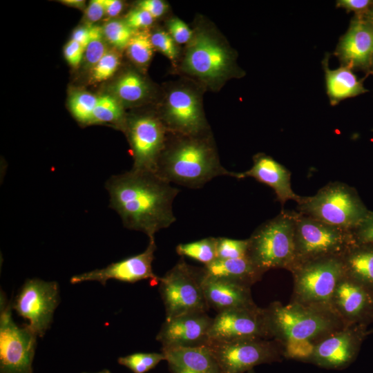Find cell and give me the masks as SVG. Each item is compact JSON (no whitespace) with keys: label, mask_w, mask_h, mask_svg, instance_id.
<instances>
[{"label":"cell","mask_w":373,"mask_h":373,"mask_svg":"<svg viewBox=\"0 0 373 373\" xmlns=\"http://www.w3.org/2000/svg\"><path fill=\"white\" fill-rule=\"evenodd\" d=\"M124 111L121 102L113 95L98 96L91 124L104 123H121Z\"/></svg>","instance_id":"obj_29"},{"label":"cell","mask_w":373,"mask_h":373,"mask_svg":"<svg viewBox=\"0 0 373 373\" xmlns=\"http://www.w3.org/2000/svg\"><path fill=\"white\" fill-rule=\"evenodd\" d=\"M137 7L149 12L154 19L163 15L168 8L167 4L161 0L140 1Z\"/></svg>","instance_id":"obj_44"},{"label":"cell","mask_w":373,"mask_h":373,"mask_svg":"<svg viewBox=\"0 0 373 373\" xmlns=\"http://www.w3.org/2000/svg\"><path fill=\"white\" fill-rule=\"evenodd\" d=\"M59 299L56 282L28 279L21 287L12 308L28 320L26 325L37 336L42 337L51 325Z\"/></svg>","instance_id":"obj_12"},{"label":"cell","mask_w":373,"mask_h":373,"mask_svg":"<svg viewBox=\"0 0 373 373\" xmlns=\"http://www.w3.org/2000/svg\"><path fill=\"white\" fill-rule=\"evenodd\" d=\"M151 35L146 31L134 32L127 47L129 58L136 64L146 66L153 53Z\"/></svg>","instance_id":"obj_31"},{"label":"cell","mask_w":373,"mask_h":373,"mask_svg":"<svg viewBox=\"0 0 373 373\" xmlns=\"http://www.w3.org/2000/svg\"><path fill=\"white\" fill-rule=\"evenodd\" d=\"M104 37L108 43L117 49L126 48L134 30L121 20H112L102 28Z\"/></svg>","instance_id":"obj_33"},{"label":"cell","mask_w":373,"mask_h":373,"mask_svg":"<svg viewBox=\"0 0 373 373\" xmlns=\"http://www.w3.org/2000/svg\"><path fill=\"white\" fill-rule=\"evenodd\" d=\"M119 65V55L109 50L91 69L92 82H100L109 79L117 70Z\"/></svg>","instance_id":"obj_37"},{"label":"cell","mask_w":373,"mask_h":373,"mask_svg":"<svg viewBox=\"0 0 373 373\" xmlns=\"http://www.w3.org/2000/svg\"><path fill=\"white\" fill-rule=\"evenodd\" d=\"M154 19L149 12L137 7L127 15L124 21L135 30L150 26Z\"/></svg>","instance_id":"obj_41"},{"label":"cell","mask_w":373,"mask_h":373,"mask_svg":"<svg viewBox=\"0 0 373 373\" xmlns=\"http://www.w3.org/2000/svg\"><path fill=\"white\" fill-rule=\"evenodd\" d=\"M297 211L317 220L352 231L370 210L356 190L339 181L330 182L312 196H303Z\"/></svg>","instance_id":"obj_4"},{"label":"cell","mask_w":373,"mask_h":373,"mask_svg":"<svg viewBox=\"0 0 373 373\" xmlns=\"http://www.w3.org/2000/svg\"><path fill=\"white\" fill-rule=\"evenodd\" d=\"M162 121L168 131L174 134L195 135L208 132L197 95L185 88H175L168 94Z\"/></svg>","instance_id":"obj_18"},{"label":"cell","mask_w":373,"mask_h":373,"mask_svg":"<svg viewBox=\"0 0 373 373\" xmlns=\"http://www.w3.org/2000/svg\"><path fill=\"white\" fill-rule=\"evenodd\" d=\"M126 130L133 158L132 169L155 173L168 137L163 121L153 115H139L128 121Z\"/></svg>","instance_id":"obj_13"},{"label":"cell","mask_w":373,"mask_h":373,"mask_svg":"<svg viewBox=\"0 0 373 373\" xmlns=\"http://www.w3.org/2000/svg\"><path fill=\"white\" fill-rule=\"evenodd\" d=\"M155 250V238H151L143 252L111 263L104 268L75 275L70 282L77 284L86 281H97L105 285L110 279L131 283L150 279L152 285L157 284L160 278L153 273L152 267Z\"/></svg>","instance_id":"obj_16"},{"label":"cell","mask_w":373,"mask_h":373,"mask_svg":"<svg viewBox=\"0 0 373 373\" xmlns=\"http://www.w3.org/2000/svg\"><path fill=\"white\" fill-rule=\"evenodd\" d=\"M334 55L341 66L369 75L373 58V24L363 16L354 15Z\"/></svg>","instance_id":"obj_19"},{"label":"cell","mask_w":373,"mask_h":373,"mask_svg":"<svg viewBox=\"0 0 373 373\" xmlns=\"http://www.w3.org/2000/svg\"><path fill=\"white\" fill-rule=\"evenodd\" d=\"M352 233L355 243L373 244V211H370Z\"/></svg>","instance_id":"obj_39"},{"label":"cell","mask_w":373,"mask_h":373,"mask_svg":"<svg viewBox=\"0 0 373 373\" xmlns=\"http://www.w3.org/2000/svg\"><path fill=\"white\" fill-rule=\"evenodd\" d=\"M93 26L88 25L75 29L71 39L79 43L86 49L93 37Z\"/></svg>","instance_id":"obj_46"},{"label":"cell","mask_w":373,"mask_h":373,"mask_svg":"<svg viewBox=\"0 0 373 373\" xmlns=\"http://www.w3.org/2000/svg\"><path fill=\"white\" fill-rule=\"evenodd\" d=\"M370 334L365 325L345 326L315 343L309 362L327 369L345 368L355 360Z\"/></svg>","instance_id":"obj_14"},{"label":"cell","mask_w":373,"mask_h":373,"mask_svg":"<svg viewBox=\"0 0 373 373\" xmlns=\"http://www.w3.org/2000/svg\"><path fill=\"white\" fill-rule=\"evenodd\" d=\"M168 28L170 35L175 42L178 44L188 43L193 36V32L189 27L183 21L176 17L169 21Z\"/></svg>","instance_id":"obj_40"},{"label":"cell","mask_w":373,"mask_h":373,"mask_svg":"<svg viewBox=\"0 0 373 373\" xmlns=\"http://www.w3.org/2000/svg\"><path fill=\"white\" fill-rule=\"evenodd\" d=\"M247 373H255L254 370H251L247 372Z\"/></svg>","instance_id":"obj_52"},{"label":"cell","mask_w":373,"mask_h":373,"mask_svg":"<svg viewBox=\"0 0 373 373\" xmlns=\"http://www.w3.org/2000/svg\"><path fill=\"white\" fill-rule=\"evenodd\" d=\"M290 272L294 280L291 301L330 307L334 291L345 274L341 256L308 261Z\"/></svg>","instance_id":"obj_8"},{"label":"cell","mask_w":373,"mask_h":373,"mask_svg":"<svg viewBox=\"0 0 373 373\" xmlns=\"http://www.w3.org/2000/svg\"><path fill=\"white\" fill-rule=\"evenodd\" d=\"M109 207L126 229L155 238L159 231L176 220L173 201L180 190L156 173L131 169L112 175L106 182Z\"/></svg>","instance_id":"obj_1"},{"label":"cell","mask_w":373,"mask_h":373,"mask_svg":"<svg viewBox=\"0 0 373 373\" xmlns=\"http://www.w3.org/2000/svg\"><path fill=\"white\" fill-rule=\"evenodd\" d=\"M363 17L373 24V6H372L369 12Z\"/></svg>","instance_id":"obj_49"},{"label":"cell","mask_w":373,"mask_h":373,"mask_svg":"<svg viewBox=\"0 0 373 373\" xmlns=\"http://www.w3.org/2000/svg\"><path fill=\"white\" fill-rule=\"evenodd\" d=\"M186 72L210 86H217L235 72L233 55L228 47L207 31L193 34L184 58Z\"/></svg>","instance_id":"obj_9"},{"label":"cell","mask_w":373,"mask_h":373,"mask_svg":"<svg viewBox=\"0 0 373 373\" xmlns=\"http://www.w3.org/2000/svg\"><path fill=\"white\" fill-rule=\"evenodd\" d=\"M252 178L271 187L276 200L284 205L288 200L298 203L303 196L294 192L291 185V172L273 157L258 153L253 157V165L247 171L236 173V178Z\"/></svg>","instance_id":"obj_21"},{"label":"cell","mask_w":373,"mask_h":373,"mask_svg":"<svg viewBox=\"0 0 373 373\" xmlns=\"http://www.w3.org/2000/svg\"><path fill=\"white\" fill-rule=\"evenodd\" d=\"M206 345L220 373H245L256 365L279 361L283 356L281 345L274 339L209 341Z\"/></svg>","instance_id":"obj_10"},{"label":"cell","mask_w":373,"mask_h":373,"mask_svg":"<svg viewBox=\"0 0 373 373\" xmlns=\"http://www.w3.org/2000/svg\"><path fill=\"white\" fill-rule=\"evenodd\" d=\"M213 318L206 312L183 314L165 320L156 336L162 349L197 347L209 342Z\"/></svg>","instance_id":"obj_20"},{"label":"cell","mask_w":373,"mask_h":373,"mask_svg":"<svg viewBox=\"0 0 373 373\" xmlns=\"http://www.w3.org/2000/svg\"><path fill=\"white\" fill-rule=\"evenodd\" d=\"M84 373H86V372H84ZM96 373H111V372L108 370H103Z\"/></svg>","instance_id":"obj_51"},{"label":"cell","mask_w":373,"mask_h":373,"mask_svg":"<svg viewBox=\"0 0 373 373\" xmlns=\"http://www.w3.org/2000/svg\"><path fill=\"white\" fill-rule=\"evenodd\" d=\"M205 276L224 279L251 287L263 274L248 256L233 259H216L202 267Z\"/></svg>","instance_id":"obj_24"},{"label":"cell","mask_w":373,"mask_h":373,"mask_svg":"<svg viewBox=\"0 0 373 373\" xmlns=\"http://www.w3.org/2000/svg\"><path fill=\"white\" fill-rule=\"evenodd\" d=\"M85 48L77 41L70 39L64 48V55L68 63L73 67L78 66L84 60Z\"/></svg>","instance_id":"obj_42"},{"label":"cell","mask_w":373,"mask_h":373,"mask_svg":"<svg viewBox=\"0 0 373 373\" xmlns=\"http://www.w3.org/2000/svg\"><path fill=\"white\" fill-rule=\"evenodd\" d=\"M284 357L309 362L315 343L307 340L289 339L280 344Z\"/></svg>","instance_id":"obj_36"},{"label":"cell","mask_w":373,"mask_h":373,"mask_svg":"<svg viewBox=\"0 0 373 373\" xmlns=\"http://www.w3.org/2000/svg\"><path fill=\"white\" fill-rule=\"evenodd\" d=\"M165 356L161 353L138 352L118 358V363L133 373H146L153 369Z\"/></svg>","instance_id":"obj_32"},{"label":"cell","mask_w":373,"mask_h":373,"mask_svg":"<svg viewBox=\"0 0 373 373\" xmlns=\"http://www.w3.org/2000/svg\"><path fill=\"white\" fill-rule=\"evenodd\" d=\"M265 309L269 337L279 344L289 339L307 340L316 343L345 327L330 306L294 301L284 305L274 301Z\"/></svg>","instance_id":"obj_3"},{"label":"cell","mask_w":373,"mask_h":373,"mask_svg":"<svg viewBox=\"0 0 373 373\" xmlns=\"http://www.w3.org/2000/svg\"><path fill=\"white\" fill-rule=\"evenodd\" d=\"M296 213V211L282 210L260 224L248 238L247 256L263 273L272 269H291Z\"/></svg>","instance_id":"obj_5"},{"label":"cell","mask_w":373,"mask_h":373,"mask_svg":"<svg viewBox=\"0 0 373 373\" xmlns=\"http://www.w3.org/2000/svg\"><path fill=\"white\" fill-rule=\"evenodd\" d=\"M170 133L155 173L162 179L189 189H199L219 176L236 178V172L220 163L208 132L195 135Z\"/></svg>","instance_id":"obj_2"},{"label":"cell","mask_w":373,"mask_h":373,"mask_svg":"<svg viewBox=\"0 0 373 373\" xmlns=\"http://www.w3.org/2000/svg\"><path fill=\"white\" fill-rule=\"evenodd\" d=\"M330 305L345 326L373 323V289L345 274L332 295Z\"/></svg>","instance_id":"obj_17"},{"label":"cell","mask_w":373,"mask_h":373,"mask_svg":"<svg viewBox=\"0 0 373 373\" xmlns=\"http://www.w3.org/2000/svg\"><path fill=\"white\" fill-rule=\"evenodd\" d=\"M209 341H231L262 338L271 339L265 308L256 305L218 312L209 331Z\"/></svg>","instance_id":"obj_15"},{"label":"cell","mask_w":373,"mask_h":373,"mask_svg":"<svg viewBox=\"0 0 373 373\" xmlns=\"http://www.w3.org/2000/svg\"><path fill=\"white\" fill-rule=\"evenodd\" d=\"M102 27L94 26L93 37L87 45L84 56V66L92 69L109 50Z\"/></svg>","instance_id":"obj_34"},{"label":"cell","mask_w":373,"mask_h":373,"mask_svg":"<svg viewBox=\"0 0 373 373\" xmlns=\"http://www.w3.org/2000/svg\"><path fill=\"white\" fill-rule=\"evenodd\" d=\"M62 3L67 5L68 6L78 8L80 10L86 9V1L84 0H63L61 1Z\"/></svg>","instance_id":"obj_48"},{"label":"cell","mask_w":373,"mask_h":373,"mask_svg":"<svg viewBox=\"0 0 373 373\" xmlns=\"http://www.w3.org/2000/svg\"><path fill=\"white\" fill-rule=\"evenodd\" d=\"M10 304L1 302L0 373H32L37 336L12 319Z\"/></svg>","instance_id":"obj_11"},{"label":"cell","mask_w":373,"mask_h":373,"mask_svg":"<svg viewBox=\"0 0 373 373\" xmlns=\"http://www.w3.org/2000/svg\"><path fill=\"white\" fill-rule=\"evenodd\" d=\"M105 15L109 17H115L123 9V3L119 0H104Z\"/></svg>","instance_id":"obj_47"},{"label":"cell","mask_w":373,"mask_h":373,"mask_svg":"<svg viewBox=\"0 0 373 373\" xmlns=\"http://www.w3.org/2000/svg\"><path fill=\"white\" fill-rule=\"evenodd\" d=\"M249 242L224 237L217 238V259H233L247 256Z\"/></svg>","instance_id":"obj_35"},{"label":"cell","mask_w":373,"mask_h":373,"mask_svg":"<svg viewBox=\"0 0 373 373\" xmlns=\"http://www.w3.org/2000/svg\"><path fill=\"white\" fill-rule=\"evenodd\" d=\"M336 7L345 9L347 12H353L356 16H364L373 6L372 0H338Z\"/></svg>","instance_id":"obj_43"},{"label":"cell","mask_w":373,"mask_h":373,"mask_svg":"<svg viewBox=\"0 0 373 373\" xmlns=\"http://www.w3.org/2000/svg\"><path fill=\"white\" fill-rule=\"evenodd\" d=\"M111 91L120 102L135 104L145 99L149 93V87L140 75L128 71L114 82Z\"/></svg>","instance_id":"obj_27"},{"label":"cell","mask_w":373,"mask_h":373,"mask_svg":"<svg viewBox=\"0 0 373 373\" xmlns=\"http://www.w3.org/2000/svg\"><path fill=\"white\" fill-rule=\"evenodd\" d=\"M202 268L187 264L184 257L159 278V291L169 320L183 314L207 312Z\"/></svg>","instance_id":"obj_7"},{"label":"cell","mask_w":373,"mask_h":373,"mask_svg":"<svg viewBox=\"0 0 373 373\" xmlns=\"http://www.w3.org/2000/svg\"><path fill=\"white\" fill-rule=\"evenodd\" d=\"M354 243L351 231L328 224L297 211L294 228V260L289 271L308 261L341 256Z\"/></svg>","instance_id":"obj_6"},{"label":"cell","mask_w":373,"mask_h":373,"mask_svg":"<svg viewBox=\"0 0 373 373\" xmlns=\"http://www.w3.org/2000/svg\"><path fill=\"white\" fill-rule=\"evenodd\" d=\"M370 75H373V58H372V64H371V67H370Z\"/></svg>","instance_id":"obj_50"},{"label":"cell","mask_w":373,"mask_h":373,"mask_svg":"<svg viewBox=\"0 0 373 373\" xmlns=\"http://www.w3.org/2000/svg\"><path fill=\"white\" fill-rule=\"evenodd\" d=\"M105 15L104 0H92L85 9V17L88 23L92 24Z\"/></svg>","instance_id":"obj_45"},{"label":"cell","mask_w":373,"mask_h":373,"mask_svg":"<svg viewBox=\"0 0 373 373\" xmlns=\"http://www.w3.org/2000/svg\"><path fill=\"white\" fill-rule=\"evenodd\" d=\"M171 373H220L207 345L162 349Z\"/></svg>","instance_id":"obj_23"},{"label":"cell","mask_w":373,"mask_h":373,"mask_svg":"<svg viewBox=\"0 0 373 373\" xmlns=\"http://www.w3.org/2000/svg\"><path fill=\"white\" fill-rule=\"evenodd\" d=\"M328 58V54H326L322 64L330 104L336 105L345 99L356 97L368 91L364 87V79H358L350 68L341 65L336 69H329Z\"/></svg>","instance_id":"obj_25"},{"label":"cell","mask_w":373,"mask_h":373,"mask_svg":"<svg viewBox=\"0 0 373 373\" xmlns=\"http://www.w3.org/2000/svg\"><path fill=\"white\" fill-rule=\"evenodd\" d=\"M217 238L208 237L200 240L179 244L175 251L182 257H188L209 265L217 259Z\"/></svg>","instance_id":"obj_28"},{"label":"cell","mask_w":373,"mask_h":373,"mask_svg":"<svg viewBox=\"0 0 373 373\" xmlns=\"http://www.w3.org/2000/svg\"><path fill=\"white\" fill-rule=\"evenodd\" d=\"M98 96L84 90H77L69 97V109L76 120L83 124H91Z\"/></svg>","instance_id":"obj_30"},{"label":"cell","mask_w":373,"mask_h":373,"mask_svg":"<svg viewBox=\"0 0 373 373\" xmlns=\"http://www.w3.org/2000/svg\"><path fill=\"white\" fill-rule=\"evenodd\" d=\"M154 48L157 49L171 59H175L178 55L175 42L168 32L157 30L151 35Z\"/></svg>","instance_id":"obj_38"},{"label":"cell","mask_w":373,"mask_h":373,"mask_svg":"<svg viewBox=\"0 0 373 373\" xmlns=\"http://www.w3.org/2000/svg\"><path fill=\"white\" fill-rule=\"evenodd\" d=\"M202 287L209 308L218 312L256 305L249 286L204 274Z\"/></svg>","instance_id":"obj_22"},{"label":"cell","mask_w":373,"mask_h":373,"mask_svg":"<svg viewBox=\"0 0 373 373\" xmlns=\"http://www.w3.org/2000/svg\"><path fill=\"white\" fill-rule=\"evenodd\" d=\"M341 258L346 276L373 289V244L354 242Z\"/></svg>","instance_id":"obj_26"}]
</instances>
